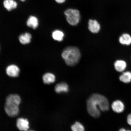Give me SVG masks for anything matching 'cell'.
Instances as JSON below:
<instances>
[{
	"instance_id": "6da1fadb",
	"label": "cell",
	"mask_w": 131,
	"mask_h": 131,
	"mask_svg": "<svg viewBox=\"0 0 131 131\" xmlns=\"http://www.w3.org/2000/svg\"><path fill=\"white\" fill-rule=\"evenodd\" d=\"M86 104L88 113L95 118L100 117V110L105 111L109 109V104L107 98L99 94L91 95L88 98Z\"/></svg>"
},
{
	"instance_id": "7a4b0ae2",
	"label": "cell",
	"mask_w": 131,
	"mask_h": 131,
	"mask_svg": "<svg viewBox=\"0 0 131 131\" xmlns=\"http://www.w3.org/2000/svg\"><path fill=\"white\" fill-rule=\"evenodd\" d=\"M21 99L19 95L11 94L6 97L5 105V110L9 117H15L19 114V106Z\"/></svg>"
},
{
	"instance_id": "3957f363",
	"label": "cell",
	"mask_w": 131,
	"mask_h": 131,
	"mask_svg": "<svg viewBox=\"0 0 131 131\" xmlns=\"http://www.w3.org/2000/svg\"><path fill=\"white\" fill-rule=\"evenodd\" d=\"M62 56L67 65L73 66L79 61L81 54L77 47H69L63 50Z\"/></svg>"
},
{
	"instance_id": "277c9868",
	"label": "cell",
	"mask_w": 131,
	"mask_h": 131,
	"mask_svg": "<svg viewBox=\"0 0 131 131\" xmlns=\"http://www.w3.org/2000/svg\"><path fill=\"white\" fill-rule=\"evenodd\" d=\"M67 20L70 25L75 26L79 22L80 15L79 11L77 9H69L64 12Z\"/></svg>"
},
{
	"instance_id": "5b68a950",
	"label": "cell",
	"mask_w": 131,
	"mask_h": 131,
	"mask_svg": "<svg viewBox=\"0 0 131 131\" xmlns=\"http://www.w3.org/2000/svg\"><path fill=\"white\" fill-rule=\"evenodd\" d=\"M16 126L21 131H27L29 128V122L27 119L19 118L16 121Z\"/></svg>"
},
{
	"instance_id": "8992f818",
	"label": "cell",
	"mask_w": 131,
	"mask_h": 131,
	"mask_svg": "<svg viewBox=\"0 0 131 131\" xmlns=\"http://www.w3.org/2000/svg\"><path fill=\"white\" fill-rule=\"evenodd\" d=\"M6 71L8 76L11 77H16L19 76V69L18 67L16 66L11 65L7 67Z\"/></svg>"
},
{
	"instance_id": "52a82bcc",
	"label": "cell",
	"mask_w": 131,
	"mask_h": 131,
	"mask_svg": "<svg viewBox=\"0 0 131 131\" xmlns=\"http://www.w3.org/2000/svg\"><path fill=\"white\" fill-rule=\"evenodd\" d=\"M111 107L114 112L117 113H120L123 112L125 106L122 101L117 100L112 103Z\"/></svg>"
},
{
	"instance_id": "ba28073f",
	"label": "cell",
	"mask_w": 131,
	"mask_h": 131,
	"mask_svg": "<svg viewBox=\"0 0 131 131\" xmlns=\"http://www.w3.org/2000/svg\"><path fill=\"white\" fill-rule=\"evenodd\" d=\"M88 28L91 32L96 33L99 32L100 26L97 21L90 19L88 22Z\"/></svg>"
},
{
	"instance_id": "9c48e42d",
	"label": "cell",
	"mask_w": 131,
	"mask_h": 131,
	"mask_svg": "<svg viewBox=\"0 0 131 131\" xmlns=\"http://www.w3.org/2000/svg\"><path fill=\"white\" fill-rule=\"evenodd\" d=\"M127 63L122 60H117L115 62L114 66L116 71L121 72L124 71L127 68Z\"/></svg>"
},
{
	"instance_id": "30bf717a",
	"label": "cell",
	"mask_w": 131,
	"mask_h": 131,
	"mask_svg": "<svg viewBox=\"0 0 131 131\" xmlns=\"http://www.w3.org/2000/svg\"><path fill=\"white\" fill-rule=\"evenodd\" d=\"M55 90L56 92L57 93H67L69 91V87L66 83H60L56 85Z\"/></svg>"
},
{
	"instance_id": "8fae6325",
	"label": "cell",
	"mask_w": 131,
	"mask_h": 131,
	"mask_svg": "<svg viewBox=\"0 0 131 131\" xmlns=\"http://www.w3.org/2000/svg\"><path fill=\"white\" fill-rule=\"evenodd\" d=\"M119 42L122 45L128 46L131 44V36L129 34H124L119 37Z\"/></svg>"
},
{
	"instance_id": "7c38bea8",
	"label": "cell",
	"mask_w": 131,
	"mask_h": 131,
	"mask_svg": "<svg viewBox=\"0 0 131 131\" xmlns=\"http://www.w3.org/2000/svg\"><path fill=\"white\" fill-rule=\"evenodd\" d=\"M43 82L45 84H50L54 82L56 78L53 74L47 73L45 74L42 77Z\"/></svg>"
},
{
	"instance_id": "4fadbf2b",
	"label": "cell",
	"mask_w": 131,
	"mask_h": 131,
	"mask_svg": "<svg viewBox=\"0 0 131 131\" xmlns=\"http://www.w3.org/2000/svg\"><path fill=\"white\" fill-rule=\"evenodd\" d=\"M4 7L8 11H10L17 7V3L14 0H5L4 2Z\"/></svg>"
},
{
	"instance_id": "5bb4252c",
	"label": "cell",
	"mask_w": 131,
	"mask_h": 131,
	"mask_svg": "<svg viewBox=\"0 0 131 131\" xmlns=\"http://www.w3.org/2000/svg\"><path fill=\"white\" fill-rule=\"evenodd\" d=\"M27 25L29 27L36 29L38 25V21L35 16H31L29 18L27 22Z\"/></svg>"
},
{
	"instance_id": "9a60e30c",
	"label": "cell",
	"mask_w": 131,
	"mask_h": 131,
	"mask_svg": "<svg viewBox=\"0 0 131 131\" xmlns=\"http://www.w3.org/2000/svg\"><path fill=\"white\" fill-rule=\"evenodd\" d=\"M121 81L124 83H129L131 82V72L130 71L124 72L119 77Z\"/></svg>"
},
{
	"instance_id": "2e32d148",
	"label": "cell",
	"mask_w": 131,
	"mask_h": 131,
	"mask_svg": "<svg viewBox=\"0 0 131 131\" xmlns=\"http://www.w3.org/2000/svg\"><path fill=\"white\" fill-rule=\"evenodd\" d=\"M31 35L29 33H26L19 36V40L21 44L26 45L29 43L31 41Z\"/></svg>"
},
{
	"instance_id": "e0dca14e",
	"label": "cell",
	"mask_w": 131,
	"mask_h": 131,
	"mask_svg": "<svg viewBox=\"0 0 131 131\" xmlns=\"http://www.w3.org/2000/svg\"><path fill=\"white\" fill-rule=\"evenodd\" d=\"M63 33L61 31L56 30L54 31L52 33V36L54 40L61 41L63 40L64 37Z\"/></svg>"
},
{
	"instance_id": "ac0fdd59",
	"label": "cell",
	"mask_w": 131,
	"mask_h": 131,
	"mask_svg": "<svg viewBox=\"0 0 131 131\" xmlns=\"http://www.w3.org/2000/svg\"><path fill=\"white\" fill-rule=\"evenodd\" d=\"M71 130L72 131H85L83 126L81 123L76 122L72 126Z\"/></svg>"
},
{
	"instance_id": "d6986e66",
	"label": "cell",
	"mask_w": 131,
	"mask_h": 131,
	"mask_svg": "<svg viewBox=\"0 0 131 131\" xmlns=\"http://www.w3.org/2000/svg\"><path fill=\"white\" fill-rule=\"evenodd\" d=\"M127 123L131 126V114L128 115L127 118Z\"/></svg>"
},
{
	"instance_id": "ffe728a7",
	"label": "cell",
	"mask_w": 131,
	"mask_h": 131,
	"mask_svg": "<svg viewBox=\"0 0 131 131\" xmlns=\"http://www.w3.org/2000/svg\"><path fill=\"white\" fill-rule=\"evenodd\" d=\"M55 1L57 3L61 4V3L64 2L66 0H55Z\"/></svg>"
},
{
	"instance_id": "44dd1931",
	"label": "cell",
	"mask_w": 131,
	"mask_h": 131,
	"mask_svg": "<svg viewBox=\"0 0 131 131\" xmlns=\"http://www.w3.org/2000/svg\"><path fill=\"white\" fill-rule=\"evenodd\" d=\"M119 131H131L130 130H126L124 128H122L120 129Z\"/></svg>"
},
{
	"instance_id": "7402d4cb",
	"label": "cell",
	"mask_w": 131,
	"mask_h": 131,
	"mask_svg": "<svg viewBox=\"0 0 131 131\" xmlns=\"http://www.w3.org/2000/svg\"><path fill=\"white\" fill-rule=\"evenodd\" d=\"M20 1L24 2L25 1V0H20Z\"/></svg>"
},
{
	"instance_id": "603a6c76",
	"label": "cell",
	"mask_w": 131,
	"mask_h": 131,
	"mask_svg": "<svg viewBox=\"0 0 131 131\" xmlns=\"http://www.w3.org/2000/svg\"><path fill=\"white\" fill-rule=\"evenodd\" d=\"M27 131H35L32 130H28Z\"/></svg>"
}]
</instances>
